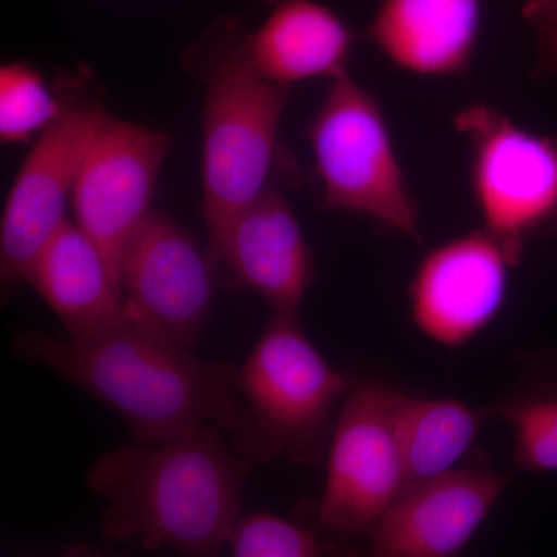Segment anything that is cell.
Instances as JSON below:
<instances>
[{"mask_svg":"<svg viewBox=\"0 0 557 557\" xmlns=\"http://www.w3.org/2000/svg\"><path fill=\"white\" fill-rule=\"evenodd\" d=\"M121 318L73 336L22 330L11 351L98 399L124 421L132 442H171L207 426L228 434L237 420L236 368L205 361Z\"/></svg>","mask_w":557,"mask_h":557,"instance_id":"1","label":"cell"},{"mask_svg":"<svg viewBox=\"0 0 557 557\" xmlns=\"http://www.w3.org/2000/svg\"><path fill=\"white\" fill-rule=\"evenodd\" d=\"M252 468L212 424L171 442L109 450L91 463L86 485L101 502L109 541L215 556L240 519Z\"/></svg>","mask_w":557,"mask_h":557,"instance_id":"2","label":"cell"},{"mask_svg":"<svg viewBox=\"0 0 557 557\" xmlns=\"http://www.w3.org/2000/svg\"><path fill=\"white\" fill-rule=\"evenodd\" d=\"M351 384L314 346L299 314L274 313L236 369L231 445L255 467L277 460L321 463Z\"/></svg>","mask_w":557,"mask_h":557,"instance_id":"3","label":"cell"},{"mask_svg":"<svg viewBox=\"0 0 557 557\" xmlns=\"http://www.w3.org/2000/svg\"><path fill=\"white\" fill-rule=\"evenodd\" d=\"M330 81L306 131L322 208L364 215L420 239L416 199L379 100L347 70Z\"/></svg>","mask_w":557,"mask_h":557,"instance_id":"4","label":"cell"},{"mask_svg":"<svg viewBox=\"0 0 557 557\" xmlns=\"http://www.w3.org/2000/svg\"><path fill=\"white\" fill-rule=\"evenodd\" d=\"M287 101L288 87L262 78L240 49L212 70L201 116L207 252L218 247L233 220L273 185L270 174Z\"/></svg>","mask_w":557,"mask_h":557,"instance_id":"5","label":"cell"},{"mask_svg":"<svg viewBox=\"0 0 557 557\" xmlns=\"http://www.w3.org/2000/svg\"><path fill=\"white\" fill-rule=\"evenodd\" d=\"M399 391L354 383L339 405L327 449L319 523L338 534L372 531L408 490L399 440Z\"/></svg>","mask_w":557,"mask_h":557,"instance_id":"6","label":"cell"},{"mask_svg":"<svg viewBox=\"0 0 557 557\" xmlns=\"http://www.w3.org/2000/svg\"><path fill=\"white\" fill-rule=\"evenodd\" d=\"M454 124L471 149L469 183L483 230L519 262L528 234L557 211V141L482 104L458 112Z\"/></svg>","mask_w":557,"mask_h":557,"instance_id":"7","label":"cell"},{"mask_svg":"<svg viewBox=\"0 0 557 557\" xmlns=\"http://www.w3.org/2000/svg\"><path fill=\"white\" fill-rule=\"evenodd\" d=\"M214 271L188 231L152 209L121 256L123 317L190 348L211 317Z\"/></svg>","mask_w":557,"mask_h":557,"instance_id":"8","label":"cell"},{"mask_svg":"<svg viewBox=\"0 0 557 557\" xmlns=\"http://www.w3.org/2000/svg\"><path fill=\"white\" fill-rule=\"evenodd\" d=\"M101 108H69L39 135L11 186L0 225L2 302L22 284L33 260L67 222L65 207L84 156L108 119Z\"/></svg>","mask_w":557,"mask_h":557,"instance_id":"9","label":"cell"},{"mask_svg":"<svg viewBox=\"0 0 557 557\" xmlns=\"http://www.w3.org/2000/svg\"><path fill=\"white\" fill-rule=\"evenodd\" d=\"M170 143L164 132L109 115L81 163L72 193L76 223L100 247L120 288L121 256L152 211Z\"/></svg>","mask_w":557,"mask_h":557,"instance_id":"10","label":"cell"},{"mask_svg":"<svg viewBox=\"0 0 557 557\" xmlns=\"http://www.w3.org/2000/svg\"><path fill=\"white\" fill-rule=\"evenodd\" d=\"M518 260L486 230L443 242L421 259L408 288L409 313L424 338L461 348L504 310Z\"/></svg>","mask_w":557,"mask_h":557,"instance_id":"11","label":"cell"},{"mask_svg":"<svg viewBox=\"0 0 557 557\" xmlns=\"http://www.w3.org/2000/svg\"><path fill=\"white\" fill-rule=\"evenodd\" d=\"M511 478L490 465H460L410 486L372 530L375 557H453L479 533Z\"/></svg>","mask_w":557,"mask_h":557,"instance_id":"12","label":"cell"},{"mask_svg":"<svg viewBox=\"0 0 557 557\" xmlns=\"http://www.w3.org/2000/svg\"><path fill=\"white\" fill-rule=\"evenodd\" d=\"M212 265H225L245 287L258 293L274 313L299 314L317 281L313 252L281 188L271 185L233 220Z\"/></svg>","mask_w":557,"mask_h":557,"instance_id":"13","label":"cell"},{"mask_svg":"<svg viewBox=\"0 0 557 557\" xmlns=\"http://www.w3.org/2000/svg\"><path fill=\"white\" fill-rule=\"evenodd\" d=\"M480 0H383L369 39L392 64L424 78L467 72L478 49Z\"/></svg>","mask_w":557,"mask_h":557,"instance_id":"14","label":"cell"},{"mask_svg":"<svg viewBox=\"0 0 557 557\" xmlns=\"http://www.w3.org/2000/svg\"><path fill=\"white\" fill-rule=\"evenodd\" d=\"M354 35L335 11L317 0H282L242 42V54L262 78L289 87L333 79L346 70Z\"/></svg>","mask_w":557,"mask_h":557,"instance_id":"15","label":"cell"},{"mask_svg":"<svg viewBox=\"0 0 557 557\" xmlns=\"http://www.w3.org/2000/svg\"><path fill=\"white\" fill-rule=\"evenodd\" d=\"M27 284L57 314L67 335L109 327L123 318V293L100 247L67 220L27 274Z\"/></svg>","mask_w":557,"mask_h":557,"instance_id":"16","label":"cell"},{"mask_svg":"<svg viewBox=\"0 0 557 557\" xmlns=\"http://www.w3.org/2000/svg\"><path fill=\"white\" fill-rule=\"evenodd\" d=\"M494 409L461 399L413 397L399 392L397 424L408 490L460 467Z\"/></svg>","mask_w":557,"mask_h":557,"instance_id":"17","label":"cell"},{"mask_svg":"<svg viewBox=\"0 0 557 557\" xmlns=\"http://www.w3.org/2000/svg\"><path fill=\"white\" fill-rule=\"evenodd\" d=\"M493 409L511 432L516 469L557 472V364L531 372Z\"/></svg>","mask_w":557,"mask_h":557,"instance_id":"18","label":"cell"},{"mask_svg":"<svg viewBox=\"0 0 557 557\" xmlns=\"http://www.w3.org/2000/svg\"><path fill=\"white\" fill-rule=\"evenodd\" d=\"M67 110L28 62H9L0 69V141L3 145H25L53 126Z\"/></svg>","mask_w":557,"mask_h":557,"instance_id":"19","label":"cell"},{"mask_svg":"<svg viewBox=\"0 0 557 557\" xmlns=\"http://www.w3.org/2000/svg\"><path fill=\"white\" fill-rule=\"evenodd\" d=\"M226 547L236 557H318L333 552L310 528L271 512L240 516Z\"/></svg>","mask_w":557,"mask_h":557,"instance_id":"20","label":"cell"},{"mask_svg":"<svg viewBox=\"0 0 557 557\" xmlns=\"http://www.w3.org/2000/svg\"><path fill=\"white\" fill-rule=\"evenodd\" d=\"M525 16L537 28L545 60L557 67V0H525Z\"/></svg>","mask_w":557,"mask_h":557,"instance_id":"21","label":"cell"}]
</instances>
